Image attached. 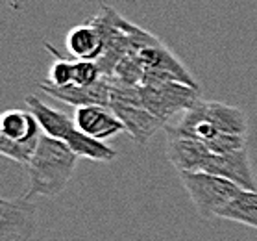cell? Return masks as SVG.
<instances>
[{"instance_id":"4fadbf2b","label":"cell","mask_w":257,"mask_h":241,"mask_svg":"<svg viewBox=\"0 0 257 241\" xmlns=\"http://www.w3.org/2000/svg\"><path fill=\"white\" fill-rule=\"evenodd\" d=\"M41 126L32 112L6 110L0 117V135L17 143H37L41 139Z\"/></svg>"},{"instance_id":"8992f818","label":"cell","mask_w":257,"mask_h":241,"mask_svg":"<svg viewBox=\"0 0 257 241\" xmlns=\"http://www.w3.org/2000/svg\"><path fill=\"white\" fill-rule=\"evenodd\" d=\"M202 173L226 178L239 186L242 191H257V178L251 167L248 148L229 154H211Z\"/></svg>"},{"instance_id":"7c38bea8","label":"cell","mask_w":257,"mask_h":241,"mask_svg":"<svg viewBox=\"0 0 257 241\" xmlns=\"http://www.w3.org/2000/svg\"><path fill=\"white\" fill-rule=\"evenodd\" d=\"M65 47L72 58L83 61H98L105 52V39L91 21H85L67 34Z\"/></svg>"},{"instance_id":"7a4b0ae2","label":"cell","mask_w":257,"mask_h":241,"mask_svg":"<svg viewBox=\"0 0 257 241\" xmlns=\"http://www.w3.org/2000/svg\"><path fill=\"white\" fill-rule=\"evenodd\" d=\"M26 106L28 112L34 113V117L37 119L43 134L63 141L78 158H87L93 162H113L118 156L115 148L109 147L105 141H98L85 135L76 126L74 119L45 104L37 95L26 97Z\"/></svg>"},{"instance_id":"2e32d148","label":"cell","mask_w":257,"mask_h":241,"mask_svg":"<svg viewBox=\"0 0 257 241\" xmlns=\"http://www.w3.org/2000/svg\"><path fill=\"white\" fill-rule=\"evenodd\" d=\"M37 145H39V141L17 143L0 135V152H2V156H6V158H10V159H15V162L24 164V165H28L30 159L34 158L35 150H37Z\"/></svg>"},{"instance_id":"5bb4252c","label":"cell","mask_w":257,"mask_h":241,"mask_svg":"<svg viewBox=\"0 0 257 241\" xmlns=\"http://www.w3.org/2000/svg\"><path fill=\"white\" fill-rule=\"evenodd\" d=\"M218 217L257 230V191H242L218 213Z\"/></svg>"},{"instance_id":"277c9868","label":"cell","mask_w":257,"mask_h":241,"mask_svg":"<svg viewBox=\"0 0 257 241\" xmlns=\"http://www.w3.org/2000/svg\"><path fill=\"white\" fill-rule=\"evenodd\" d=\"M202 100L200 88H193L181 82H165L154 86H141V104L145 110L154 113L165 124H169L178 113L187 110Z\"/></svg>"},{"instance_id":"6da1fadb","label":"cell","mask_w":257,"mask_h":241,"mask_svg":"<svg viewBox=\"0 0 257 241\" xmlns=\"http://www.w3.org/2000/svg\"><path fill=\"white\" fill-rule=\"evenodd\" d=\"M78 156L63 141L43 134L28 167V188L24 197H58L74 177Z\"/></svg>"},{"instance_id":"ba28073f","label":"cell","mask_w":257,"mask_h":241,"mask_svg":"<svg viewBox=\"0 0 257 241\" xmlns=\"http://www.w3.org/2000/svg\"><path fill=\"white\" fill-rule=\"evenodd\" d=\"M74 123L83 134L98 139L107 141L115 135L126 132L122 121L117 117L109 106H83L74 110Z\"/></svg>"},{"instance_id":"ac0fdd59","label":"cell","mask_w":257,"mask_h":241,"mask_svg":"<svg viewBox=\"0 0 257 241\" xmlns=\"http://www.w3.org/2000/svg\"><path fill=\"white\" fill-rule=\"evenodd\" d=\"M104 76L100 69L98 61H83V59H74V84L76 86H91L98 82Z\"/></svg>"},{"instance_id":"e0dca14e","label":"cell","mask_w":257,"mask_h":241,"mask_svg":"<svg viewBox=\"0 0 257 241\" xmlns=\"http://www.w3.org/2000/svg\"><path fill=\"white\" fill-rule=\"evenodd\" d=\"M213 154H229L237 152L242 148H248V135H235V134H218L213 139L205 143Z\"/></svg>"},{"instance_id":"9a60e30c","label":"cell","mask_w":257,"mask_h":241,"mask_svg":"<svg viewBox=\"0 0 257 241\" xmlns=\"http://www.w3.org/2000/svg\"><path fill=\"white\" fill-rule=\"evenodd\" d=\"M45 47L56 56V61L48 69V82L45 84L52 86V88H67V86H72L74 84V61H69V59L58 56L48 45H45Z\"/></svg>"},{"instance_id":"9c48e42d","label":"cell","mask_w":257,"mask_h":241,"mask_svg":"<svg viewBox=\"0 0 257 241\" xmlns=\"http://www.w3.org/2000/svg\"><path fill=\"white\" fill-rule=\"evenodd\" d=\"M196 110H198L202 119L215 130L216 134L248 135V130H250L248 117H246V113L239 106L202 99L196 104Z\"/></svg>"},{"instance_id":"30bf717a","label":"cell","mask_w":257,"mask_h":241,"mask_svg":"<svg viewBox=\"0 0 257 241\" xmlns=\"http://www.w3.org/2000/svg\"><path fill=\"white\" fill-rule=\"evenodd\" d=\"M211 154L207 145L196 139L169 137L167 141V158L178 173H202Z\"/></svg>"},{"instance_id":"5b68a950","label":"cell","mask_w":257,"mask_h":241,"mask_svg":"<svg viewBox=\"0 0 257 241\" xmlns=\"http://www.w3.org/2000/svg\"><path fill=\"white\" fill-rule=\"evenodd\" d=\"M37 204L26 197L0 199V241H30L37 230Z\"/></svg>"},{"instance_id":"8fae6325","label":"cell","mask_w":257,"mask_h":241,"mask_svg":"<svg viewBox=\"0 0 257 241\" xmlns=\"http://www.w3.org/2000/svg\"><path fill=\"white\" fill-rule=\"evenodd\" d=\"M113 112L117 113V117L122 121L124 128L130 134L137 145H146L148 139H152L159 130L165 128L167 124L154 113H150L145 108L139 106H122V104H115L109 106Z\"/></svg>"},{"instance_id":"52a82bcc","label":"cell","mask_w":257,"mask_h":241,"mask_svg":"<svg viewBox=\"0 0 257 241\" xmlns=\"http://www.w3.org/2000/svg\"><path fill=\"white\" fill-rule=\"evenodd\" d=\"M39 88L52 99L61 100L65 104L74 108L83 106H109V95H111V78L102 76L98 82L91 86H67V88H52L48 84H39Z\"/></svg>"},{"instance_id":"3957f363","label":"cell","mask_w":257,"mask_h":241,"mask_svg":"<svg viewBox=\"0 0 257 241\" xmlns=\"http://www.w3.org/2000/svg\"><path fill=\"white\" fill-rule=\"evenodd\" d=\"M178 177L196 212L204 219L218 217V213L242 193V189L233 182L209 173H178Z\"/></svg>"}]
</instances>
